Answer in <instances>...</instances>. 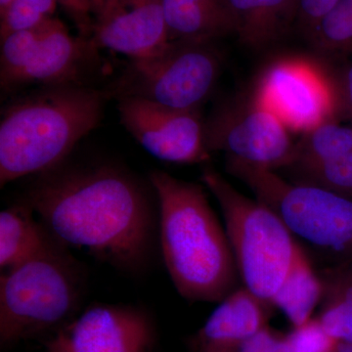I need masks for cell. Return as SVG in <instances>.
<instances>
[{
  "mask_svg": "<svg viewBox=\"0 0 352 352\" xmlns=\"http://www.w3.org/2000/svg\"><path fill=\"white\" fill-rule=\"evenodd\" d=\"M210 153L258 168L276 170L295 161L296 142L291 131L252 94L226 102L205 122Z\"/></svg>",
  "mask_w": 352,
  "mask_h": 352,
  "instance_id": "cell-8",
  "label": "cell"
},
{
  "mask_svg": "<svg viewBox=\"0 0 352 352\" xmlns=\"http://www.w3.org/2000/svg\"><path fill=\"white\" fill-rule=\"evenodd\" d=\"M159 208L157 238L176 291L191 302H220L239 280L226 227L201 185L150 173Z\"/></svg>",
  "mask_w": 352,
  "mask_h": 352,
  "instance_id": "cell-2",
  "label": "cell"
},
{
  "mask_svg": "<svg viewBox=\"0 0 352 352\" xmlns=\"http://www.w3.org/2000/svg\"><path fill=\"white\" fill-rule=\"evenodd\" d=\"M193 352H292L286 335L264 328L249 339L230 344L192 347Z\"/></svg>",
  "mask_w": 352,
  "mask_h": 352,
  "instance_id": "cell-26",
  "label": "cell"
},
{
  "mask_svg": "<svg viewBox=\"0 0 352 352\" xmlns=\"http://www.w3.org/2000/svg\"><path fill=\"white\" fill-rule=\"evenodd\" d=\"M320 52L337 57L352 55V0H340L307 36Z\"/></svg>",
  "mask_w": 352,
  "mask_h": 352,
  "instance_id": "cell-21",
  "label": "cell"
},
{
  "mask_svg": "<svg viewBox=\"0 0 352 352\" xmlns=\"http://www.w3.org/2000/svg\"><path fill=\"white\" fill-rule=\"evenodd\" d=\"M286 337L292 352H333L339 342L325 330L317 317L294 327Z\"/></svg>",
  "mask_w": 352,
  "mask_h": 352,
  "instance_id": "cell-25",
  "label": "cell"
},
{
  "mask_svg": "<svg viewBox=\"0 0 352 352\" xmlns=\"http://www.w3.org/2000/svg\"><path fill=\"white\" fill-rule=\"evenodd\" d=\"M340 0H296V25L307 36Z\"/></svg>",
  "mask_w": 352,
  "mask_h": 352,
  "instance_id": "cell-28",
  "label": "cell"
},
{
  "mask_svg": "<svg viewBox=\"0 0 352 352\" xmlns=\"http://www.w3.org/2000/svg\"><path fill=\"white\" fill-rule=\"evenodd\" d=\"M170 41H215L233 34L222 0H163Z\"/></svg>",
  "mask_w": 352,
  "mask_h": 352,
  "instance_id": "cell-17",
  "label": "cell"
},
{
  "mask_svg": "<svg viewBox=\"0 0 352 352\" xmlns=\"http://www.w3.org/2000/svg\"><path fill=\"white\" fill-rule=\"evenodd\" d=\"M324 286L320 274L315 271L307 254L300 247L276 295L272 307L279 308L293 327L312 318L315 308L323 298Z\"/></svg>",
  "mask_w": 352,
  "mask_h": 352,
  "instance_id": "cell-18",
  "label": "cell"
},
{
  "mask_svg": "<svg viewBox=\"0 0 352 352\" xmlns=\"http://www.w3.org/2000/svg\"><path fill=\"white\" fill-rule=\"evenodd\" d=\"M47 20L36 27L11 32L1 38L0 85L2 89L11 90L16 78L43 38Z\"/></svg>",
  "mask_w": 352,
  "mask_h": 352,
  "instance_id": "cell-22",
  "label": "cell"
},
{
  "mask_svg": "<svg viewBox=\"0 0 352 352\" xmlns=\"http://www.w3.org/2000/svg\"><path fill=\"white\" fill-rule=\"evenodd\" d=\"M323 298L317 318L339 342H352V258L322 272Z\"/></svg>",
  "mask_w": 352,
  "mask_h": 352,
  "instance_id": "cell-19",
  "label": "cell"
},
{
  "mask_svg": "<svg viewBox=\"0 0 352 352\" xmlns=\"http://www.w3.org/2000/svg\"><path fill=\"white\" fill-rule=\"evenodd\" d=\"M118 102L122 126L153 157L182 164L210 162L200 110H177L139 97H120Z\"/></svg>",
  "mask_w": 352,
  "mask_h": 352,
  "instance_id": "cell-9",
  "label": "cell"
},
{
  "mask_svg": "<svg viewBox=\"0 0 352 352\" xmlns=\"http://www.w3.org/2000/svg\"><path fill=\"white\" fill-rule=\"evenodd\" d=\"M25 201L65 247L85 249L127 272L143 270L157 239L159 208L133 175L113 164L64 168L43 175Z\"/></svg>",
  "mask_w": 352,
  "mask_h": 352,
  "instance_id": "cell-1",
  "label": "cell"
},
{
  "mask_svg": "<svg viewBox=\"0 0 352 352\" xmlns=\"http://www.w3.org/2000/svg\"><path fill=\"white\" fill-rule=\"evenodd\" d=\"M233 34L251 47H264L296 25V0H222Z\"/></svg>",
  "mask_w": 352,
  "mask_h": 352,
  "instance_id": "cell-15",
  "label": "cell"
},
{
  "mask_svg": "<svg viewBox=\"0 0 352 352\" xmlns=\"http://www.w3.org/2000/svg\"><path fill=\"white\" fill-rule=\"evenodd\" d=\"M214 41H173L161 53L131 60L109 96L139 97L177 110L197 111L212 94L222 71Z\"/></svg>",
  "mask_w": 352,
  "mask_h": 352,
  "instance_id": "cell-7",
  "label": "cell"
},
{
  "mask_svg": "<svg viewBox=\"0 0 352 352\" xmlns=\"http://www.w3.org/2000/svg\"><path fill=\"white\" fill-rule=\"evenodd\" d=\"M58 3L59 0H13L6 12L0 16V38L50 19Z\"/></svg>",
  "mask_w": 352,
  "mask_h": 352,
  "instance_id": "cell-24",
  "label": "cell"
},
{
  "mask_svg": "<svg viewBox=\"0 0 352 352\" xmlns=\"http://www.w3.org/2000/svg\"><path fill=\"white\" fill-rule=\"evenodd\" d=\"M98 48L90 38L72 36L62 21L51 17L36 50L11 90L24 85H83V76L97 59Z\"/></svg>",
  "mask_w": 352,
  "mask_h": 352,
  "instance_id": "cell-13",
  "label": "cell"
},
{
  "mask_svg": "<svg viewBox=\"0 0 352 352\" xmlns=\"http://www.w3.org/2000/svg\"><path fill=\"white\" fill-rule=\"evenodd\" d=\"M120 0H91L94 25L107 21L119 6Z\"/></svg>",
  "mask_w": 352,
  "mask_h": 352,
  "instance_id": "cell-30",
  "label": "cell"
},
{
  "mask_svg": "<svg viewBox=\"0 0 352 352\" xmlns=\"http://www.w3.org/2000/svg\"><path fill=\"white\" fill-rule=\"evenodd\" d=\"M90 39L131 60L156 56L170 43L163 0H120L107 21L94 25Z\"/></svg>",
  "mask_w": 352,
  "mask_h": 352,
  "instance_id": "cell-12",
  "label": "cell"
},
{
  "mask_svg": "<svg viewBox=\"0 0 352 352\" xmlns=\"http://www.w3.org/2000/svg\"><path fill=\"white\" fill-rule=\"evenodd\" d=\"M24 201L0 212V268L10 270L58 241Z\"/></svg>",
  "mask_w": 352,
  "mask_h": 352,
  "instance_id": "cell-16",
  "label": "cell"
},
{
  "mask_svg": "<svg viewBox=\"0 0 352 352\" xmlns=\"http://www.w3.org/2000/svg\"><path fill=\"white\" fill-rule=\"evenodd\" d=\"M332 87L336 120L352 119V60L342 65L333 78Z\"/></svg>",
  "mask_w": 352,
  "mask_h": 352,
  "instance_id": "cell-27",
  "label": "cell"
},
{
  "mask_svg": "<svg viewBox=\"0 0 352 352\" xmlns=\"http://www.w3.org/2000/svg\"><path fill=\"white\" fill-rule=\"evenodd\" d=\"M352 153V126L336 120H326L305 132L296 142V156L289 168L323 163Z\"/></svg>",
  "mask_w": 352,
  "mask_h": 352,
  "instance_id": "cell-20",
  "label": "cell"
},
{
  "mask_svg": "<svg viewBox=\"0 0 352 352\" xmlns=\"http://www.w3.org/2000/svg\"><path fill=\"white\" fill-rule=\"evenodd\" d=\"M59 242L0 277V344L11 346L61 328L82 302V266Z\"/></svg>",
  "mask_w": 352,
  "mask_h": 352,
  "instance_id": "cell-4",
  "label": "cell"
},
{
  "mask_svg": "<svg viewBox=\"0 0 352 352\" xmlns=\"http://www.w3.org/2000/svg\"><path fill=\"white\" fill-rule=\"evenodd\" d=\"M333 352H352V342H339Z\"/></svg>",
  "mask_w": 352,
  "mask_h": 352,
  "instance_id": "cell-31",
  "label": "cell"
},
{
  "mask_svg": "<svg viewBox=\"0 0 352 352\" xmlns=\"http://www.w3.org/2000/svg\"><path fill=\"white\" fill-rule=\"evenodd\" d=\"M254 95L291 131L303 134L326 120H336L328 76L302 60L271 65L259 78Z\"/></svg>",
  "mask_w": 352,
  "mask_h": 352,
  "instance_id": "cell-11",
  "label": "cell"
},
{
  "mask_svg": "<svg viewBox=\"0 0 352 352\" xmlns=\"http://www.w3.org/2000/svg\"><path fill=\"white\" fill-rule=\"evenodd\" d=\"M264 302L243 286L219 302L193 340L192 347L243 342L267 327L271 312Z\"/></svg>",
  "mask_w": 352,
  "mask_h": 352,
  "instance_id": "cell-14",
  "label": "cell"
},
{
  "mask_svg": "<svg viewBox=\"0 0 352 352\" xmlns=\"http://www.w3.org/2000/svg\"><path fill=\"white\" fill-rule=\"evenodd\" d=\"M107 90L45 87L14 101L0 122V185L43 175L63 163L103 119Z\"/></svg>",
  "mask_w": 352,
  "mask_h": 352,
  "instance_id": "cell-3",
  "label": "cell"
},
{
  "mask_svg": "<svg viewBox=\"0 0 352 352\" xmlns=\"http://www.w3.org/2000/svg\"><path fill=\"white\" fill-rule=\"evenodd\" d=\"M295 182L315 185L352 199V153L323 163L293 168Z\"/></svg>",
  "mask_w": 352,
  "mask_h": 352,
  "instance_id": "cell-23",
  "label": "cell"
},
{
  "mask_svg": "<svg viewBox=\"0 0 352 352\" xmlns=\"http://www.w3.org/2000/svg\"><path fill=\"white\" fill-rule=\"evenodd\" d=\"M59 2L75 21L82 36L90 38L94 27L91 0H59Z\"/></svg>",
  "mask_w": 352,
  "mask_h": 352,
  "instance_id": "cell-29",
  "label": "cell"
},
{
  "mask_svg": "<svg viewBox=\"0 0 352 352\" xmlns=\"http://www.w3.org/2000/svg\"><path fill=\"white\" fill-rule=\"evenodd\" d=\"M201 182L223 214L244 287L272 307L300 245L270 207L241 193L214 168H204Z\"/></svg>",
  "mask_w": 352,
  "mask_h": 352,
  "instance_id": "cell-5",
  "label": "cell"
},
{
  "mask_svg": "<svg viewBox=\"0 0 352 352\" xmlns=\"http://www.w3.org/2000/svg\"><path fill=\"white\" fill-rule=\"evenodd\" d=\"M151 317L133 305L97 303L76 315L45 342L46 352H151Z\"/></svg>",
  "mask_w": 352,
  "mask_h": 352,
  "instance_id": "cell-10",
  "label": "cell"
},
{
  "mask_svg": "<svg viewBox=\"0 0 352 352\" xmlns=\"http://www.w3.org/2000/svg\"><path fill=\"white\" fill-rule=\"evenodd\" d=\"M226 170L270 207L295 237L342 259L352 258V199L275 170L226 157Z\"/></svg>",
  "mask_w": 352,
  "mask_h": 352,
  "instance_id": "cell-6",
  "label": "cell"
},
{
  "mask_svg": "<svg viewBox=\"0 0 352 352\" xmlns=\"http://www.w3.org/2000/svg\"><path fill=\"white\" fill-rule=\"evenodd\" d=\"M12 2L13 0H0V16L6 12Z\"/></svg>",
  "mask_w": 352,
  "mask_h": 352,
  "instance_id": "cell-32",
  "label": "cell"
},
{
  "mask_svg": "<svg viewBox=\"0 0 352 352\" xmlns=\"http://www.w3.org/2000/svg\"><path fill=\"white\" fill-rule=\"evenodd\" d=\"M351 122H352V119H351Z\"/></svg>",
  "mask_w": 352,
  "mask_h": 352,
  "instance_id": "cell-33",
  "label": "cell"
}]
</instances>
